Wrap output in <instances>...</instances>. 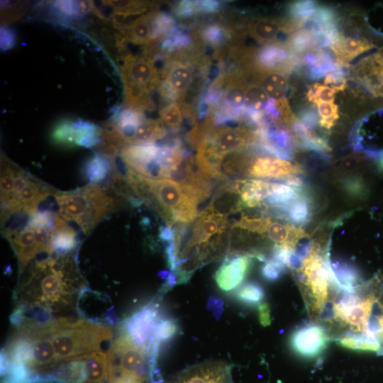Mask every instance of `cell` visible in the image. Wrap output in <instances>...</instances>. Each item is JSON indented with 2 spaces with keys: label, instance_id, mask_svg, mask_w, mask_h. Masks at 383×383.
Here are the masks:
<instances>
[{
  "label": "cell",
  "instance_id": "4fadbf2b",
  "mask_svg": "<svg viewBox=\"0 0 383 383\" xmlns=\"http://www.w3.org/2000/svg\"><path fill=\"white\" fill-rule=\"evenodd\" d=\"M302 172L303 170L299 165L288 160L266 156L251 159L245 176L280 179Z\"/></svg>",
  "mask_w": 383,
  "mask_h": 383
},
{
  "label": "cell",
  "instance_id": "7a4b0ae2",
  "mask_svg": "<svg viewBox=\"0 0 383 383\" xmlns=\"http://www.w3.org/2000/svg\"><path fill=\"white\" fill-rule=\"evenodd\" d=\"M131 184L136 196L170 227L177 223H190L198 216L199 201L174 181L150 179L136 173Z\"/></svg>",
  "mask_w": 383,
  "mask_h": 383
},
{
  "label": "cell",
  "instance_id": "b9f144b4",
  "mask_svg": "<svg viewBox=\"0 0 383 383\" xmlns=\"http://www.w3.org/2000/svg\"><path fill=\"white\" fill-rule=\"evenodd\" d=\"M15 42L14 30L8 26H2L1 28V50L6 51L12 48Z\"/></svg>",
  "mask_w": 383,
  "mask_h": 383
},
{
  "label": "cell",
  "instance_id": "83f0119b",
  "mask_svg": "<svg viewBox=\"0 0 383 383\" xmlns=\"http://www.w3.org/2000/svg\"><path fill=\"white\" fill-rule=\"evenodd\" d=\"M331 267L341 288L350 289L361 284L359 272L350 263L344 261L331 262Z\"/></svg>",
  "mask_w": 383,
  "mask_h": 383
},
{
  "label": "cell",
  "instance_id": "277c9868",
  "mask_svg": "<svg viewBox=\"0 0 383 383\" xmlns=\"http://www.w3.org/2000/svg\"><path fill=\"white\" fill-rule=\"evenodd\" d=\"M48 330L58 362L99 351L112 338L109 327L84 320L49 321Z\"/></svg>",
  "mask_w": 383,
  "mask_h": 383
},
{
  "label": "cell",
  "instance_id": "8d00e7d4",
  "mask_svg": "<svg viewBox=\"0 0 383 383\" xmlns=\"http://www.w3.org/2000/svg\"><path fill=\"white\" fill-rule=\"evenodd\" d=\"M246 88L241 82H231L225 92V102L233 109L245 106Z\"/></svg>",
  "mask_w": 383,
  "mask_h": 383
},
{
  "label": "cell",
  "instance_id": "7bdbcfd3",
  "mask_svg": "<svg viewBox=\"0 0 383 383\" xmlns=\"http://www.w3.org/2000/svg\"><path fill=\"white\" fill-rule=\"evenodd\" d=\"M277 181L298 190H304L306 187V181L304 178L299 174L289 175L287 177L277 179Z\"/></svg>",
  "mask_w": 383,
  "mask_h": 383
},
{
  "label": "cell",
  "instance_id": "f6af8a7d",
  "mask_svg": "<svg viewBox=\"0 0 383 383\" xmlns=\"http://www.w3.org/2000/svg\"><path fill=\"white\" fill-rule=\"evenodd\" d=\"M159 238L165 244L174 240V233L172 227L168 225L161 226L159 228Z\"/></svg>",
  "mask_w": 383,
  "mask_h": 383
},
{
  "label": "cell",
  "instance_id": "d6a6232c",
  "mask_svg": "<svg viewBox=\"0 0 383 383\" xmlns=\"http://www.w3.org/2000/svg\"><path fill=\"white\" fill-rule=\"evenodd\" d=\"M234 296L243 304L258 306L265 297V291L258 283L248 282L235 291Z\"/></svg>",
  "mask_w": 383,
  "mask_h": 383
},
{
  "label": "cell",
  "instance_id": "836d02e7",
  "mask_svg": "<svg viewBox=\"0 0 383 383\" xmlns=\"http://www.w3.org/2000/svg\"><path fill=\"white\" fill-rule=\"evenodd\" d=\"M179 323L172 318H165L159 319L155 326L152 338L159 342L167 343L179 334Z\"/></svg>",
  "mask_w": 383,
  "mask_h": 383
},
{
  "label": "cell",
  "instance_id": "2e32d148",
  "mask_svg": "<svg viewBox=\"0 0 383 383\" xmlns=\"http://www.w3.org/2000/svg\"><path fill=\"white\" fill-rule=\"evenodd\" d=\"M233 185L239 194L244 207L261 206L272 192V182L254 179H238Z\"/></svg>",
  "mask_w": 383,
  "mask_h": 383
},
{
  "label": "cell",
  "instance_id": "f35d334b",
  "mask_svg": "<svg viewBox=\"0 0 383 383\" xmlns=\"http://www.w3.org/2000/svg\"><path fill=\"white\" fill-rule=\"evenodd\" d=\"M162 123L171 128H178L182 123V113L179 106L172 104L160 111Z\"/></svg>",
  "mask_w": 383,
  "mask_h": 383
},
{
  "label": "cell",
  "instance_id": "4316f807",
  "mask_svg": "<svg viewBox=\"0 0 383 383\" xmlns=\"http://www.w3.org/2000/svg\"><path fill=\"white\" fill-rule=\"evenodd\" d=\"M76 130V145L91 148L103 141L102 129L94 123L77 120L74 121Z\"/></svg>",
  "mask_w": 383,
  "mask_h": 383
},
{
  "label": "cell",
  "instance_id": "8fae6325",
  "mask_svg": "<svg viewBox=\"0 0 383 383\" xmlns=\"http://www.w3.org/2000/svg\"><path fill=\"white\" fill-rule=\"evenodd\" d=\"M383 46V36L376 32L369 35L360 37H345L340 35L333 44L330 45L337 62L343 66L357 56Z\"/></svg>",
  "mask_w": 383,
  "mask_h": 383
},
{
  "label": "cell",
  "instance_id": "5bb4252c",
  "mask_svg": "<svg viewBox=\"0 0 383 383\" xmlns=\"http://www.w3.org/2000/svg\"><path fill=\"white\" fill-rule=\"evenodd\" d=\"M299 29L292 20L272 17H259L251 20L247 26L248 34L260 43L275 41L282 33H290Z\"/></svg>",
  "mask_w": 383,
  "mask_h": 383
},
{
  "label": "cell",
  "instance_id": "4dcf8cb0",
  "mask_svg": "<svg viewBox=\"0 0 383 383\" xmlns=\"http://www.w3.org/2000/svg\"><path fill=\"white\" fill-rule=\"evenodd\" d=\"M51 139L55 145L62 147L77 146L74 121L65 119L56 123L51 132Z\"/></svg>",
  "mask_w": 383,
  "mask_h": 383
},
{
  "label": "cell",
  "instance_id": "ffe728a7",
  "mask_svg": "<svg viewBox=\"0 0 383 383\" xmlns=\"http://www.w3.org/2000/svg\"><path fill=\"white\" fill-rule=\"evenodd\" d=\"M207 208L228 217L230 214L240 211L244 206L233 182H228L218 187Z\"/></svg>",
  "mask_w": 383,
  "mask_h": 383
},
{
  "label": "cell",
  "instance_id": "5b68a950",
  "mask_svg": "<svg viewBox=\"0 0 383 383\" xmlns=\"http://www.w3.org/2000/svg\"><path fill=\"white\" fill-rule=\"evenodd\" d=\"M121 73L126 89V103L132 109H151L149 94L156 87L159 75L152 60L148 57L126 55Z\"/></svg>",
  "mask_w": 383,
  "mask_h": 383
},
{
  "label": "cell",
  "instance_id": "e0dca14e",
  "mask_svg": "<svg viewBox=\"0 0 383 383\" xmlns=\"http://www.w3.org/2000/svg\"><path fill=\"white\" fill-rule=\"evenodd\" d=\"M12 245L19 262L20 272L22 273L28 264L40 251L35 240L33 229L27 226L24 229L4 235Z\"/></svg>",
  "mask_w": 383,
  "mask_h": 383
},
{
  "label": "cell",
  "instance_id": "9c48e42d",
  "mask_svg": "<svg viewBox=\"0 0 383 383\" xmlns=\"http://www.w3.org/2000/svg\"><path fill=\"white\" fill-rule=\"evenodd\" d=\"M353 77L383 105V46L366 56L354 67Z\"/></svg>",
  "mask_w": 383,
  "mask_h": 383
},
{
  "label": "cell",
  "instance_id": "3957f363",
  "mask_svg": "<svg viewBox=\"0 0 383 383\" xmlns=\"http://www.w3.org/2000/svg\"><path fill=\"white\" fill-rule=\"evenodd\" d=\"M111 191L90 183L73 191H55L53 196L60 216L89 235L105 216L120 207L123 201L119 198H123L111 195Z\"/></svg>",
  "mask_w": 383,
  "mask_h": 383
},
{
  "label": "cell",
  "instance_id": "e575fe53",
  "mask_svg": "<svg viewBox=\"0 0 383 383\" xmlns=\"http://www.w3.org/2000/svg\"><path fill=\"white\" fill-rule=\"evenodd\" d=\"M370 332L383 355V288L374 304Z\"/></svg>",
  "mask_w": 383,
  "mask_h": 383
},
{
  "label": "cell",
  "instance_id": "1f68e13d",
  "mask_svg": "<svg viewBox=\"0 0 383 383\" xmlns=\"http://www.w3.org/2000/svg\"><path fill=\"white\" fill-rule=\"evenodd\" d=\"M345 88V84L329 87L326 84L316 82L309 89L306 96L309 101L316 104L319 103H333L335 94Z\"/></svg>",
  "mask_w": 383,
  "mask_h": 383
},
{
  "label": "cell",
  "instance_id": "30bf717a",
  "mask_svg": "<svg viewBox=\"0 0 383 383\" xmlns=\"http://www.w3.org/2000/svg\"><path fill=\"white\" fill-rule=\"evenodd\" d=\"M252 258L250 255L242 253L226 256L214 275L218 288L223 292L238 288L248 276Z\"/></svg>",
  "mask_w": 383,
  "mask_h": 383
},
{
  "label": "cell",
  "instance_id": "ac0fdd59",
  "mask_svg": "<svg viewBox=\"0 0 383 383\" xmlns=\"http://www.w3.org/2000/svg\"><path fill=\"white\" fill-rule=\"evenodd\" d=\"M302 191H299L284 209H270L269 213L278 218L288 221L294 226L306 225L311 219L312 204L310 196Z\"/></svg>",
  "mask_w": 383,
  "mask_h": 383
},
{
  "label": "cell",
  "instance_id": "52a82bcc",
  "mask_svg": "<svg viewBox=\"0 0 383 383\" xmlns=\"http://www.w3.org/2000/svg\"><path fill=\"white\" fill-rule=\"evenodd\" d=\"M330 339L323 326L313 323L295 329L290 335L289 345L299 356L314 358L325 350Z\"/></svg>",
  "mask_w": 383,
  "mask_h": 383
},
{
  "label": "cell",
  "instance_id": "f546056e",
  "mask_svg": "<svg viewBox=\"0 0 383 383\" xmlns=\"http://www.w3.org/2000/svg\"><path fill=\"white\" fill-rule=\"evenodd\" d=\"M16 165L1 157V206L6 205L11 199L16 177Z\"/></svg>",
  "mask_w": 383,
  "mask_h": 383
},
{
  "label": "cell",
  "instance_id": "ba28073f",
  "mask_svg": "<svg viewBox=\"0 0 383 383\" xmlns=\"http://www.w3.org/2000/svg\"><path fill=\"white\" fill-rule=\"evenodd\" d=\"M168 383H233L231 366L223 361H207L180 371Z\"/></svg>",
  "mask_w": 383,
  "mask_h": 383
},
{
  "label": "cell",
  "instance_id": "9a60e30c",
  "mask_svg": "<svg viewBox=\"0 0 383 383\" xmlns=\"http://www.w3.org/2000/svg\"><path fill=\"white\" fill-rule=\"evenodd\" d=\"M158 320L156 307L149 305L127 321L126 333L138 345L146 350Z\"/></svg>",
  "mask_w": 383,
  "mask_h": 383
},
{
  "label": "cell",
  "instance_id": "60d3db41",
  "mask_svg": "<svg viewBox=\"0 0 383 383\" xmlns=\"http://www.w3.org/2000/svg\"><path fill=\"white\" fill-rule=\"evenodd\" d=\"M344 189L353 196H360L363 194L364 187L360 179L350 177L343 182Z\"/></svg>",
  "mask_w": 383,
  "mask_h": 383
},
{
  "label": "cell",
  "instance_id": "44dd1931",
  "mask_svg": "<svg viewBox=\"0 0 383 383\" xmlns=\"http://www.w3.org/2000/svg\"><path fill=\"white\" fill-rule=\"evenodd\" d=\"M82 357L85 363V379L83 383H111L108 354L94 351Z\"/></svg>",
  "mask_w": 383,
  "mask_h": 383
},
{
  "label": "cell",
  "instance_id": "8992f818",
  "mask_svg": "<svg viewBox=\"0 0 383 383\" xmlns=\"http://www.w3.org/2000/svg\"><path fill=\"white\" fill-rule=\"evenodd\" d=\"M167 179L177 182L195 196L199 203L207 199L212 192L211 179L201 172L190 156L170 168Z\"/></svg>",
  "mask_w": 383,
  "mask_h": 383
},
{
  "label": "cell",
  "instance_id": "6da1fadb",
  "mask_svg": "<svg viewBox=\"0 0 383 383\" xmlns=\"http://www.w3.org/2000/svg\"><path fill=\"white\" fill-rule=\"evenodd\" d=\"M47 256L36 261L20 284L26 302L48 309L67 304V298L77 289L82 279L72 258L65 255Z\"/></svg>",
  "mask_w": 383,
  "mask_h": 383
},
{
  "label": "cell",
  "instance_id": "d4e9b609",
  "mask_svg": "<svg viewBox=\"0 0 383 383\" xmlns=\"http://www.w3.org/2000/svg\"><path fill=\"white\" fill-rule=\"evenodd\" d=\"M77 243V231L68 225L59 213H56L52 238L54 252L58 255H66L75 249Z\"/></svg>",
  "mask_w": 383,
  "mask_h": 383
},
{
  "label": "cell",
  "instance_id": "7402d4cb",
  "mask_svg": "<svg viewBox=\"0 0 383 383\" xmlns=\"http://www.w3.org/2000/svg\"><path fill=\"white\" fill-rule=\"evenodd\" d=\"M44 379L60 383H83L85 379V363L82 355L60 362L48 373Z\"/></svg>",
  "mask_w": 383,
  "mask_h": 383
},
{
  "label": "cell",
  "instance_id": "484cf974",
  "mask_svg": "<svg viewBox=\"0 0 383 383\" xmlns=\"http://www.w3.org/2000/svg\"><path fill=\"white\" fill-rule=\"evenodd\" d=\"M166 80L169 88L179 96H182L192 83V71L183 63L174 64L166 74Z\"/></svg>",
  "mask_w": 383,
  "mask_h": 383
},
{
  "label": "cell",
  "instance_id": "603a6c76",
  "mask_svg": "<svg viewBox=\"0 0 383 383\" xmlns=\"http://www.w3.org/2000/svg\"><path fill=\"white\" fill-rule=\"evenodd\" d=\"M258 84L267 96L275 102L287 101L286 98L289 82L285 73L281 71L265 70L257 77Z\"/></svg>",
  "mask_w": 383,
  "mask_h": 383
},
{
  "label": "cell",
  "instance_id": "d6986e66",
  "mask_svg": "<svg viewBox=\"0 0 383 383\" xmlns=\"http://www.w3.org/2000/svg\"><path fill=\"white\" fill-rule=\"evenodd\" d=\"M160 18L150 13L132 21L122 30L125 37L135 44H146L155 38L159 33Z\"/></svg>",
  "mask_w": 383,
  "mask_h": 383
},
{
  "label": "cell",
  "instance_id": "74e56055",
  "mask_svg": "<svg viewBox=\"0 0 383 383\" xmlns=\"http://www.w3.org/2000/svg\"><path fill=\"white\" fill-rule=\"evenodd\" d=\"M317 105L321 127L331 129L339 118L338 106L334 103H319Z\"/></svg>",
  "mask_w": 383,
  "mask_h": 383
},
{
  "label": "cell",
  "instance_id": "cb8c5ba5",
  "mask_svg": "<svg viewBox=\"0 0 383 383\" xmlns=\"http://www.w3.org/2000/svg\"><path fill=\"white\" fill-rule=\"evenodd\" d=\"M82 172L91 183H104L106 179H110L113 174L111 159L108 155L95 152L84 163Z\"/></svg>",
  "mask_w": 383,
  "mask_h": 383
},
{
  "label": "cell",
  "instance_id": "7c38bea8",
  "mask_svg": "<svg viewBox=\"0 0 383 383\" xmlns=\"http://www.w3.org/2000/svg\"><path fill=\"white\" fill-rule=\"evenodd\" d=\"M213 150L221 157L240 151L257 139V133L243 128L221 127L206 137Z\"/></svg>",
  "mask_w": 383,
  "mask_h": 383
},
{
  "label": "cell",
  "instance_id": "ab89813d",
  "mask_svg": "<svg viewBox=\"0 0 383 383\" xmlns=\"http://www.w3.org/2000/svg\"><path fill=\"white\" fill-rule=\"evenodd\" d=\"M286 268L278 262L272 260H266L262 266L260 273L262 277L268 282H275L278 280Z\"/></svg>",
  "mask_w": 383,
  "mask_h": 383
},
{
  "label": "cell",
  "instance_id": "d590c367",
  "mask_svg": "<svg viewBox=\"0 0 383 383\" xmlns=\"http://www.w3.org/2000/svg\"><path fill=\"white\" fill-rule=\"evenodd\" d=\"M272 220L268 217H256L243 214L240 219L231 226H235L251 233L263 234L267 232Z\"/></svg>",
  "mask_w": 383,
  "mask_h": 383
},
{
  "label": "cell",
  "instance_id": "ee69618b",
  "mask_svg": "<svg viewBox=\"0 0 383 383\" xmlns=\"http://www.w3.org/2000/svg\"><path fill=\"white\" fill-rule=\"evenodd\" d=\"M258 316L260 324L267 327L271 324L270 308L267 303L262 302L257 306Z\"/></svg>",
  "mask_w": 383,
  "mask_h": 383
},
{
  "label": "cell",
  "instance_id": "f1b7e54d",
  "mask_svg": "<svg viewBox=\"0 0 383 383\" xmlns=\"http://www.w3.org/2000/svg\"><path fill=\"white\" fill-rule=\"evenodd\" d=\"M94 4L87 1H55L52 11L63 18H73L87 14L93 9Z\"/></svg>",
  "mask_w": 383,
  "mask_h": 383
}]
</instances>
